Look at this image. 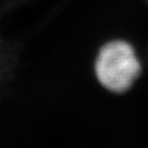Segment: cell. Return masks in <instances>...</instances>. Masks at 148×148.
Returning <instances> with one entry per match:
<instances>
[{"label": "cell", "mask_w": 148, "mask_h": 148, "mask_svg": "<svg viewBox=\"0 0 148 148\" xmlns=\"http://www.w3.org/2000/svg\"><path fill=\"white\" fill-rule=\"evenodd\" d=\"M140 70L133 47L125 42L114 41L103 46L97 57L95 75L103 87L114 92L127 90Z\"/></svg>", "instance_id": "1"}]
</instances>
